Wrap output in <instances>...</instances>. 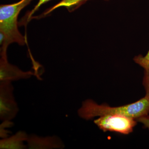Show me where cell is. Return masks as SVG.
<instances>
[{
  "mask_svg": "<svg viewBox=\"0 0 149 149\" xmlns=\"http://www.w3.org/2000/svg\"><path fill=\"white\" fill-rule=\"evenodd\" d=\"M51 0H39V1L37 3V4L35 6L34 8L32 10V11L30 12V13L29 14V17L30 18L32 16V15L34 14L36 11L38 10V9L40 8L41 6L42 5L44 4L47 2Z\"/></svg>",
  "mask_w": 149,
  "mask_h": 149,
  "instance_id": "obj_11",
  "label": "cell"
},
{
  "mask_svg": "<svg viewBox=\"0 0 149 149\" xmlns=\"http://www.w3.org/2000/svg\"><path fill=\"white\" fill-rule=\"evenodd\" d=\"M35 72L23 71L16 65L10 63L8 60L7 51L1 52L0 58V82H11L20 79H28Z\"/></svg>",
  "mask_w": 149,
  "mask_h": 149,
  "instance_id": "obj_5",
  "label": "cell"
},
{
  "mask_svg": "<svg viewBox=\"0 0 149 149\" xmlns=\"http://www.w3.org/2000/svg\"><path fill=\"white\" fill-rule=\"evenodd\" d=\"M134 61L136 63L144 68V69L149 68V50L146 56L139 55L134 57Z\"/></svg>",
  "mask_w": 149,
  "mask_h": 149,
  "instance_id": "obj_8",
  "label": "cell"
},
{
  "mask_svg": "<svg viewBox=\"0 0 149 149\" xmlns=\"http://www.w3.org/2000/svg\"><path fill=\"white\" fill-rule=\"evenodd\" d=\"M13 91L11 82H0V118L3 121L11 120L19 110Z\"/></svg>",
  "mask_w": 149,
  "mask_h": 149,
  "instance_id": "obj_4",
  "label": "cell"
},
{
  "mask_svg": "<svg viewBox=\"0 0 149 149\" xmlns=\"http://www.w3.org/2000/svg\"><path fill=\"white\" fill-rule=\"evenodd\" d=\"M29 135L25 131H19L15 134L0 141L1 149H24L27 146L24 145Z\"/></svg>",
  "mask_w": 149,
  "mask_h": 149,
  "instance_id": "obj_7",
  "label": "cell"
},
{
  "mask_svg": "<svg viewBox=\"0 0 149 149\" xmlns=\"http://www.w3.org/2000/svg\"><path fill=\"white\" fill-rule=\"evenodd\" d=\"M78 116L86 120L107 115H120L137 119L149 114V99L146 97L133 103L112 107L107 104H99L91 99L85 100L77 111Z\"/></svg>",
  "mask_w": 149,
  "mask_h": 149,
  "instance_id": "obj_1",
  "label": "cell"
},
{
  "mask_svg": "<svg viewBox=\"0 0 149 149\" xmlns=\"http://www.w3.org/2000/svg\"><path fill=\"white\" fill-rule=\"evenodd\" d=\"M32 0H20L8 5L0 6V45L1 51H7L8 46L13 43L24 45L26 40L18 29L19 13Z\"/></svg>",
  "mask_w": 149,
  "mask_h": 149,
  "instance_id": "obj_2",
  "label": "cell"
},
{
  "mask_svg": "<svg viewBox=\"0 0 149 149\" xmlns=\"http://www.w3.org/2000/svg\"><path fill=\"white\" fill-rule=\"evenodd\" d=\"M26 142L29 149H62L65 147L61 139L56 136L44 137L31 134Z\"/></svg>",
  "mask_w": 149,
  "mask_h": 149,
  "instance_id": "obj_6",
  "label": "cell"
},
{
  "mask_svg": "<svg viewBox=\"0 0 149 149\" xmlns=\"http://www.w3.org/2000/svg\"><path fill=\"white\" fill-rule=\"evenodd\" d=\"M94 123L104 132L110 131L128 135L132 133L137 123L136 119L120 115H107L100 116Z\"/></svg>",
  "mask_w": 149,
  "mask_h": 149,
  "instance_id": "obj_3",
  "label": "cell"
},
{
  "mask_svg": "<svg viewBox=\"0 0 149 149\" xmlns=\"http://www.w3.org/2000/svg\"><path fill=\"white\" fill-rule=\"evenodd\" d=\"M137 122L142 123L144 127L149 130V114L136 119Z\"/></svg>",
  "mask_w": 149,
  "mask_h": 149,
  "instance_id": "obj_10",
  "label": "cell"
},
{
  "mask_svg": "<svg viewBox=\"0 0 149 149\" xmlns=\"http://www.w3.org/2000/svg\"><path fill=\"white\" fill-rule=\"evenodd\" d=\"M143 85L146 91V97L149 99V68L144 69Z\"/></svg>",
  "mask_w": 149,
  "mask_h": 149,
  "instance_id": "obj_9",
  "label": "cell"
},
{
  "mask_svg": "<svg viewBox=\"0 0 149 149\" xmlns=\"http://www.w3.org/2000/svg\"><path fill=\"white\" fill-rule=\"evenodd\" d=\"M86 1H88V0H86ZM104 1H107V0H104Z\"/></svg>",
  "mask_w": 149,
  "mask_h": 149,
  "instance_id": "obj_12",
  "label": "cell"
}]
</instances>
